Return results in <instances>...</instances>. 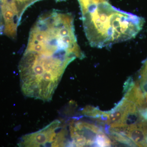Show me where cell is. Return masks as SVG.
I'll return each instance as SVG.
<instances>
[{
	"mask_svg": "<svg viewBox=\"0 0 147 147\" xmlns=\"http://www.w3.org/2000/svg\"><path fill=\"white\" fill-rule=\"evenodd\" d=\"M111 141L103 132L97 134L95 142V146L99 147L110 146Z\"/></svg>",
	"mask_w": 147,
	"mask_h": 147,
	"instance_id": "277c9868",
	"label": "cell"
},
{
	"mask_svg": "<svg viewBox=\"0 0 147 147\" xmlns=\"http://www.w3.org/2000/svg\"><path fill=\"white\" fill-rule=\"evenodd\" d=\"M67 131L61 121H53L39 131L22 137L21 147H60L67 145Z\"/></svg>",
	"mask_w": 147,
	"mask_h": 147,
	"instance_id": "3957f363",
	"label": "cell"
},
{
	"mask_svg": "<svg viewBox=\"0 0 147 147\" xmlns=\"http://www.w3.org/2000/svg\"><path fill=\"white\" fill-rule=\"evenodd\" d=\"M141 76L143 83L147 82V59L141 70Z\"/></svg>",
	"mask_w": 147,
	"mask_h": 147,
	"instance_id": "8992f818",
	"label": "cell"
},
{
	"mask_svg": "<svg viewBox=\"0 0 147 147\" xmlns=\"http://www.w3.org/2000/svg\"><path fill=\"white\" fill-rule=\"evenodd\" d=\"M78 1L81 7V11L85 10L92 6L108 1V0H78Z\"/></svg>",
	"mask_w": 147,
	"mask_h": 147,
	"instance_id": "5b68a950",
	"label": "cell"
},
{
	"mask_svg": "<svg viewBox=\"0 0 147 147\" xmlns=\"http://www.w3.org/2000/svg\"><path fill=\"white\" fill-rule=\"evenodd\" d=\"M140 116L143 119L147 121V108H142L140 110Z\"/></svg>",
	"mask_w": 147,
	"mask_h": 147,
	"instance_id": "52a82bcc",
	"label": "cell"
},
{
	"mask_svg": "<svg viewBox=\"0 0 147 147\" xmlns=\"http://www.w3.org/2000/svg\"><path fill=\"white\" fill-rule=\"evenodd\" d=\"M146 143H147V135L146 137Z\"/></svg>",
	"mask_w": 147,
	"mask_h": 147,
	"instance_id": "ba28073f",
	"label": "cell"
},
{
	"mask_svg": "<svg viewBox=\"0 0 147 147\" xmlns=\"http://www.w3.org/2000/svg\"><path fill=\"white\" fill-rule=\"evenodd\" d=\"M84 31L90 45L101 48L134 38L143 28L144 18L119 10L109 2L82 11Z\"/></svg>",
	"mask_w": 147,
	"mask_h": 147,
	"instance_id": "7a4b0ae2",
	"label": "cell"
},
{
	"mask_svg": "<svg viewBox=\"0 0 147 147\" xmlns=\"http://www.w3.org/2000/svg\"><path fill=\"white\" fill-rule=\"evenodd\" d=\"M84 57L76 39L73 16L54 9L41 14L32 28L19 63V74L36 88H53L70 63Z\"/></svg>",
	"mask_w": 147,
	"mask_h": 147,
	"instance_id": "6da1fadb",
	"label": "cell"
}]
</instances>
